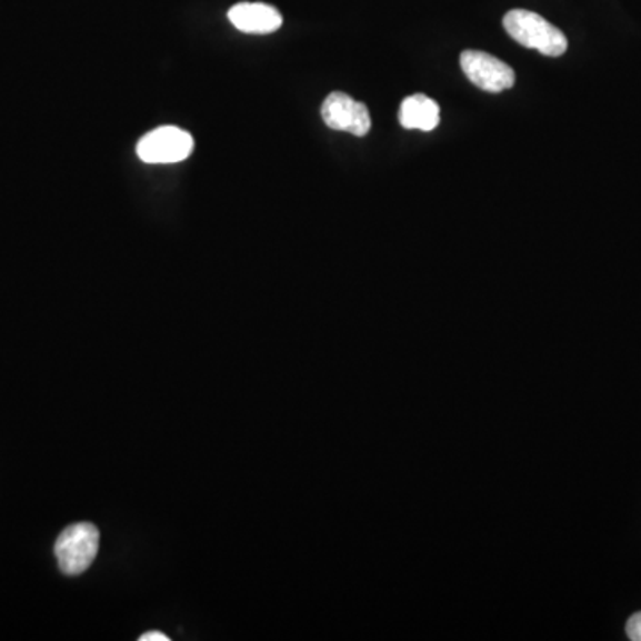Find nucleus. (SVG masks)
Here are the masks:
<instances>
[{"label": "nucleus", "instance_id": "obj_7", "mask_svg": "<svg viewBox=\"0 0 641 641\" xmlns=\"http://www.w3.org/2000/svg\"><path fill=\"white\" fill-rule=\"evenodd\" d=\"M400 121L401 126L410 131L413 129L424 132L433 131L440 121L439 106L427 94H413L401 103Z\"/></svg>", "mask_w": 641, "mask_h": 641}, {"label": "nucleus", "instance_id": "obj_3", "mask_svg": "<svg viewBox=\"0 0 641 641\" xmlns=\"http://www.w3.org/2000/svg\"><path fill=\"white\" fill-rule=\"evenodd\" d=\"M194 141L179 127H159L141 138L136 152L147 164H173L184 161L193 152Z\"/></svg>", "mask_w": 641, "mask_h": 641}, {"label": "nucleus", "instance_id": "obj_9", "mask_svg": "<svg viewBox=\"0 0 641 641\" xmlns=\"http://www.w3.org/2000/svg\"><path fill=\"white\" fill-rule=\"evenodd\" d=\"M140 641H170V637H167L164 632L150 631L147 634H141Z\"/></svg>", "mask_w": 641, "mask_h": 641}, {"label": "nucleus", "instance_id": "obj_5", "mask_svg": "<svg viewBox=\"0 0 641 641\" xmlns=\"http://www.w3.org/2000/svg\"><path fill=\"white\" fill-rule=\"evenodd\" d=\"M321 117L333 131L350 132L359 138L371 131V114L365 103L357 102L350 94L341 91L328 94L321 108Z\"/></svg>", "mask_w": 641, "mask_h": 641}, {"label": "nucleus", "instance_id": "obj_1", "mask_svg": "<svg viewBox=\"0 0 641 641\" xmlns=\"http://www.w3.org/2000/svg\"><path fill=\"white\" fill-rule=\"evenodd\" d=\"M502 26L517 43L525 49L539 50L540 54L549 58H560L569 47L565 34L533 11H510L502 20Z\"/></svg>", "mask_w": 641, "mask_h": 641}, {"label": "nucleus", "instance_id": "obj_6", "mask_svg": "<svg viewBox=\"0 0 641 641\" xmlns=\"http://www.w3.org/2000/svg\"><path fill=\"white\" fill-rule=\"evenodd\" d=\"M230 22L239 31L248 34H268L282 26V14L274 10L273 6L261 2H241L233 6L229 11Z\"/></svg>", "mask_w": 641, "mask_h": 641}, {"label": "nucleus", "instance_id": "obj_4", "mask_svg": "<svg viewBox=\"0 0 641 641\" xmlns=\"http://www.w3.org/2000/svg\"><path fill=\"white\" fill-rule=\"evenodd\" d=\"M460 64L467 79L480 90L489 91V93H501L515 84L513 68L481 50L462 52Z\"/></svg>", "mask_w": 641, "mask_h": 641}, {"label": "nucleus", "instance_id": "obj_2", "mask_svg": "<svg viewBox=\"0 0 641 641\" xmlns=\"http://www.w3.org/2000/svg\"><path fill=\"white\" fill-rule=\"evenodd\" d=\"M100 533L90 522L68 525L56 540L54 554L64 575L76 578L93 565L99 554Z\"/></svg>", "mask_w": 641, "mask_h": 641}, {"label": "nucleus", "instance_id": "obj_8", "mask_svg": "<svg viewBox=\"0 0 641 641\" xmlns=\"http://www.w3.org/2000/svg\"><path fill=\"white\" fill-rule=\"evenodd\" d=\"M625 631H628L629 640L641 641V611L632 614L631 619L628 620Z\"/></svg>", "mask_w": 641, "mask_h": 641}]
</instances>
